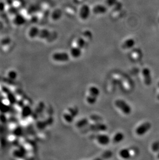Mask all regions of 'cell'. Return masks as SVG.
<instances>
[{"instance_id":"obj_1","label":"cell","mask_w":159,"mask_h":160,"mask_svg":"<svg viewBox=\"0 0 159 160\" xmlns=\"http://www.w3.org/2000/svg\"><path fill=\"white\" fill-rule=\"evenodd\" d=\"M116 106L126 114H130L132 109L130 106L123 99H117L115 102Z\"/></svg>"},{"instance_id":"obj_2","label":"cell","mask_w":159,"mask_h":160,"mask_svg":"<svg viewBox=\"0 0 159 160\" xmlns=\"http://www.w3.org/2000/svg\"><path fill=\"white\" fill-rule=\"evenodd\" d=\"M152 128V124L149 122H144L138 126L135 130V133L139 136L144 135Z\"/></svg>"},{"instance_id":"obj_3","label":"cell","mask_w":159,"mask_h":160,"mask_svg":"<svg viewBox=\"0 0 159 160\" xmlns=\"http://www.w3.org/2000/svg\"><path fill=\"white\" fill-rule=\"evenodd\" d=\"M52 58L57 62H67L70 59V56L66 52H56L52 55Z\"/></svg>"},{"instance_id":"obj_4","label":"cell","mask_w":159,"mask_h":160,"mask_svg":"<svg viewBox=\"0 0 159 160\" xmlns=\"http://www.w3.org/2000/svg\"><path fill=\"white\" fill-rule=\"evenodd\" d=\"M91 14V8L86 4L83 5L80 10L79 15L80 18L83 20H86Z\"/></svg>"},{"instance_id":"obj_5","label":"cell","mask_w":159,"mask_h":160,"mask_svg":"<svg viewBox=\"0 0 159 160\" xmlns=\"http://www.w3.org/2000/svg\"><path fill=\"white\" fill-rule=\"evenodd\" d=\"M142 74L144 77V82L147 86H150L152 84V77L151 72L149 69L145 68L142 71Z\"/></svg>"},{"instance_id":"obj_6","label":"cell","mask_w":159,"mask_h":160,"mask_svg":"<svg viewBox=\"0 0 159 160\" xmlns=\"http://www.w3.org/2000/svg\"><path fill=\"white\" fill-rule=\"evenodd\" d=\"M107 10H108V8L106 7V6L103 5L102 4L96 5L93 8V13L97 15L106 13Z\"/></svg>"},{"instance_id":"obj_7","label":"cell","mask_w":159,"mask_h":160,"mask_svg":"<svg viewBox=\"0 0 159 160\" xmlns=\"http://www.w3.org/2000/svg\"><path fill=\"white\" fill-rule=\"evenodd\" d=\"M97 141L101 145H107L110 142V138L106 134H100L97 136Z\"/></svg>"},{"instance_id":"obj_8","label":"cell","mask_w":159,"mask_h":160,"mask_svg":"<svg viewBox=\"0 0 159 160\" xmlns=\"http://www.w3.org/2000/svg\"><path fill=\"white\" fill-rule=\"evenodd\" d=\"M90 129L92 131H104L107 130V126L106 124L102 123H96L92 124L90 126Z\"/></svg>"},{"instance_id":"obj_9","label":"cell","mask_w":159,"mask_h":160,"mask_svg":"<svg viewBox=\"0 0 159 160\" xmlns=\"http://www.w3.org/2000/svg\"><path fill=\"white\" fill-rule=\"evenodd\" d=\"M70 55L74 58H78L82 55V49L78 46L74 47L71 48L70 51Z\"/></svg>"},{"instance_id":"obj_10","label":"cell","mask_w":159,"mask_h":160,"mask_svg":"<svg viewBox=\"0 0 159 160\" xmlns=\"http://www.w3.org/2000/svg\"><path fill=\"white\" fill-rule=\"evenodd\" d=\"M134 40L132 38H129L124 42L122 47L123 49H130L131 48H132L133 46H134Z\"/></svg>"},{"instance_id":"obj_11","label":"cell","mask_w":159,"mask_h":160,"mask_svg":"<svg viewBox=\"0 0 159 160\" xmlns=\"http://www.w3.org/2000/svg\"><path fill=\"white\" fill-rule=\"evenodd\" d=\"M50 36V32L48 29H42L39 30L38 32V36L39 37L42 39H45L49 37Z\"/></svg>"},{"instance_id":"obj_12","label":"cell","mask_w":159,"mask_h":160,"mask_svg":"<svg viewBox=\"0 0 159 160\" xmlns=\"http://www.w3.org/2000/svg\"><path fill=\"white\" fill-rule=\"evenodd\" d=\"M120 156L124 159H128L131 156L130 152L128 149L125 148L121 149L119 152Z\"/></svg>"},{"instance_id":"obj_13","label":"cell","mask_w":159,"mask_h":160,"mask_svg":"<svg viewBox=\"0 0 159 160\" xmlns=\"http://www.w3.org/2000/svg\"><path fill=\"white\" fill-rule=\"evenodd\" d=\"M125 136L122 132H118L113 137V142L115 143H119L123 141Z\"/></svg>"},{"instance_id":"obj_14","label":"cell","mask_w":159,"mask_h":160,"mask_svg":"<svg viewBox=\"0 0 159 160\" xmlns=\"http://www.w3.org/2000/svg\"><path fill=\"white\" fill-rule=\"evenodd\" d=\"M99 94H100V91H99L98 88L96 87L92 86L89 88V94L98 97L99 95Z\"/></svg>"},{"instance_id":"obj_15","label":"cell","mask_w":159,"mask_h":160,"mask_svg":"<svg viewBox=\"0 0 159 160\" xmlns=\"http://www.w3.org/2000/svg\"><path fill=\"white\" fill-rule=\"evenodd\" d=\"M62 15V13L61 12L60 10H56L52 13V18L53 19V20H58L61 18Z\"/></svg>"},{"instance_id":"obj_16","label":"cell","mask_w":159,"mask_h":160,"mask_svg":"<svg viewBox=\"0 0 159 160\" xmlns=\"http://www.w3.org/2000/svg\"><path fill=\"white\" fill-rule=\"evenodd\" d=\"M74 117H75L69 112L68 113H65L64 116H63V118L64 119V120L68 123H71V122H73Z\"/></svg>"},{"instance_id":"obj_17","label":"cell","mask_w":159,"mask_h":160,"mask_svg":"<svg viewBox=\"0 0 159 160\" xmlns=\"http://www.w3.org/2000/svg\"><path fill=\"white\" fill-rule=\"evenodd\" d=\"M97 98L98 97L93 96V95L89 94L86 97V101L87 103H88L90 105H94L95 103H96L97 101Z\"/></svg>"},{"instance_id":"obj_18","label":"cell","mask_w":159,"mask_h":160,"mask_svg":"<svg viewBox=\"0 0 159 160\" xmlns=\"http://www.w3.org/2000/svg\"><path fill=\"white\" fill-rule=\"evenodd\" d=\"M88 121L87 119H83L77 122V126H78V128H83L85 126H86L88 124Z\"/></svg>"},{"instance_id":"obj_19","label":"cell","mask_w":159,"mask_h":160,"mask_svg":"<svg viewBox=\"0 0 159 160\" xmlns=\"http://www.w3.org/2000/svg\"><path fill=\"white\" fill-rule=\"evenodd\" d=\"M86 42L85 40H84L83 38H78V40L77 41V45L78 47L80 48L81 49L83 48L85 46Z\"/></svg>"},{"instance_id":"obj_20","label":"cell","mask_w":159,"mask_h":160,"mask_svg":"<svg viewBox=\"0 0 159 160\" xmlns=\"http://www.w3.org/2000/svg\"><path fill=\"white\" fill-rule=\"evenodd\" d=\"M117 3L118 0H106V1H105L106 5L108 7H112V6H114Z\"/></svg>"},{"instance_id":"obj_21","label":"cell","mask_w":159,"mask_h":160,"mask_svg":"<svg viewBox=\"0 0 159 160\" xmlns=\"http://www.w3.org/2000/svg\"><path fill=\"white\" fill-rule=\"evenodd\" d=\"M152 150L153 152L158 153L159 151V141H157L154 142L152 146Z\"/></svg>"},{"instance_id":"obj_22","label":"cell","mask_w":159,"mask_h":160,"mask_svg":"<svg viewBox=\"0 0 159 160\" xmlns=\"http://www.w3.org/2000/svg\"><path fill=\"white\" fill-rule=\"evenodd\" d=\"M39 29H37V28H33L30 32V35L32 37H35V36H38V32H39Z\"/></svg>"},{"instance_id":"obj_23","label":"cell","mask_w":159,"mask_h":160,"mask_svg":"<svg viewBox=\"0 0 159 160\" xmlns=\"http://www.w3.org/2000/svg\"><path fill=\"white\" fill-rule=\"evenodd\" d=\"M158 159H159V151L158 152V156H157Z\"/></svg>"},{"instance_id":"obj_24","label":"cell","mask_w":159,"mask_h":160,"mask_svg":"<svg viewBox=\"0 0 159 160\" xmlns=\"http://www.w3.org/2000/svg\"><path fill=\"white\" fill-rule=\"evenodd\" d=\"M157 99L159 101V94H158V95L157 96Z\"/></svg>"},{"instance_id":"obj_25","label":"cell","mask_w":159,"mask_h":160,"mask_svg":"<svg viewBox=\"0 0 159 160\" xmlns=\"http://www.w3.org/2000/svg\"></svg>"}]
</instances>
